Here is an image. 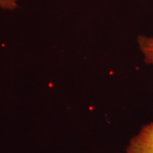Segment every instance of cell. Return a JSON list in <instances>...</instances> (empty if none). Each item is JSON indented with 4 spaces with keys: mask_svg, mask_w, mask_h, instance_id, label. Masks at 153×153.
Instances as JSON below:
<instances>
[{
    "mask_svg": "<svg viewBox=\"0 0 153 153\" xmlns=\"http://www.w3.org/2000/svg\"><path fill=\"white\" fill-rule=\"evenodd\" d=\"M125 153H153V122L143 126L132 137Z\"/></svg>",
    "mask_w": 153,
    "mask_h": 153,
    "instance_id": "obj_1",
    "label": "cell"
},
{
    "mask_svg": "<svg viewBox=\"0 0 153 153\" xmlns=\"http://www.w3.org/2000/svg\"><path fill=\"white\" fill-rule=\"evenodd\" d=\"M137 43L145 63L153 66V37L140 35L137 38Z\"/></svg>",
    "mask_w": 153,
    "mask_h": 153,
    "instance_id": "obj_2",
    "label": "cell"
},
{
    "mask_svg": "<svg viewBox=\"0 0 153 153\" xmlns=\"http://www.w3.org/2000/svg\"><path fill=\"white\" fill-rule=\"evenodd\" d=\"M18 0H0V9L4 10H15L18 7Z\"/></svg>",
    "mask_w": 153,
    "mask_h": 153,
    "instance_id": "obj_3",
    "label": "cell"
}]
</instances>
